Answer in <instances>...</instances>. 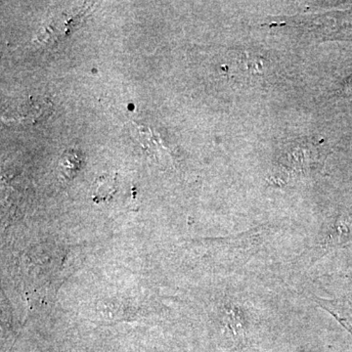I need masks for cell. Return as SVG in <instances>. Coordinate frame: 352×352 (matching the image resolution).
Returning a JSON list of instances; mask_svg holds the SVG:
<instances>
[{"label": "cell", "instance_id": "2", "mask_svg": "<svg viewBox=\"0 0 352 352\" xmlns=\"http://www.w3.org/2000/svg\"><path fill=\"white\" fill-rule=\"evenodd\" d=\"M316 302L322 308L335 317L340 325L346 329L352 335V303L346 300H326L316 298Z\"/></svg>", "mask_w": 352, "mask_h": 352}, {"label": "cell", "instance_id": "1", "mask_svg": "<svg viewBox=\"0 0 352 352\" xmlns=\"http://www.w3.org/2000/svg\"><path fill=\"white\" fill-rule=\"evenodd\" d=\"M52 111V102L47 97L30 95L7 103L2 111V120L6 124L31 126L47 119Z\"/></svg>", "mask_w": 352, "mask_h": 352}, {"label": "cell", "instance_id": "3", "mask_svg": "<svg viewBox=\"0 0 352 352\" xmlns=\"http://www.w3.org/2000/svg\"><path fill=\"white\" fill-rule=\"evenodd\" d=\"M83 164L82 153L76 149L66 150L60 157L59 171L65 178H73Z\"/></svg>", "mask_w": 352, "mask_h": 352}]
</instances>
